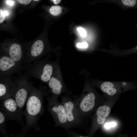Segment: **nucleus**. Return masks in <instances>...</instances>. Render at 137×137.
Listing matches in <instances>:
<instances>
[{
	"instance_id": "obj_4",
	"label": "nucleus",
	"mask_w": 137,
	"mask_h": 137,
	"mask_svg": "<svg viewBox=\"0 0 137 137\" xmlns=\"http://www.w3.org/2000/svg\"><path fill=\"white\" fill-rule=\"evenodd\" d=\"M28 78L24 74H20L18 77L16 89L13 96L23 114L24 106L33 87L29 82Z\"/></svg>"
},
{
	"instance_id": "obj_24",
	"label": "nucleus",
	"mask_w": 137,
	"mask_h": 137,
	"mask_svg": "<svg viewBox=\"0 0 137 137\" xmlns=\"http://www.w3.org/2000/svg\"><path fill=\"white\" fill-rule=\"evenodd\" d=\"M55 4H57L59 3L60 2V0H52Z\"/></svg>"
},
{
	"instance_id": "obj_19",
	"label": "nucleus",
	"mask_w": 137,
	"mask_h": 137,
	"mask_svg": "<svg viewBox=\"0 0 137 137\" xmlns=\"http://www.w3.org/2000/svg\"><path fill=\"white\" fill-rule=\"evenodd\" d=\"M116 123L113 122H109L106 124L105 125V127L106 129H109L111 127H113L115 126Z\"/></svg>"
},
{
	"instance_id": "obj_16",
	"label": "nucleus",
	"mask_w": 137,
	"mask_h": 137,
	"mask_svg": "<svg viewBox=\"0 0 137 137\" xmlns=\"http://www.w3.org/2000/svg\"><path fill=\"white\" fill-rule=\"evenodd\" d=\"M123 4L129 7H133L137 6V0H121Z\"/></svg>"
},
{
	"instance_id": "obj_20",
	"label": "nucleus",
	"mask_w": 137,
	"mask_h": 137,
	"mask_svg": "<svg viewBox=\"0 0 137 137\" xmlns=\"http://www.w3.org/2000/svg\"><path fill=\"white\" fill-rule=\"evenodd\" d=\"M5 15L2 10L0 9V23L3 22L5 19Z\"/></svg>"
},
{
	"instance_id": "obj_22",
	"label": "nucleus",
	"mask_w": 137,
	"mask_h": 137,
	"mask_svg": "<svg viewBox=\"0 0 137 137\" xmlns=\"http://www.w3.org/2000/svg\"><path fill=\"white\" fill-rule=\"evenodd\" d=\"M6 4L10 6H12L14 4V2L11 0H7L6 1Z\"/></svg>"
},
{
	"instance_id": "obj_10",
	"label": "nucleus",
	"mask_w": 137,
	"mask_h": 137,
	"mask_svg": "<svg viewBox=\"0 0 137 137\" xmlns=\"http://www.w3.org/2000/svg\"><path fill=\"white\" fill-rule=\"evenodd\" d=\"M1 53H4L19 64L25 65L26 52L22 49L19 43H14L11 44L8 47H5Z\"/></svg>"
},
{
	"instance_id": "obj_13",
	"label": "nucleus",
	"mask_w": 137,
	"mask_h": 137,
	"mask_svg": "<svg viewBox=\"0 0 137 137\" xmlns=\"http://www.w3.org/2000/svg\"><path fill=\"white\" fill-rule=\"evenodd\" d=\"M100 89L103 92L110 96L115 95L117 91L114 87L113 84L109 82L106 81L102 83L100 86Z\"/></svg>"
},
{
	"instance_id": "obj_17",
	"label": "nucleus",
	"mask_w": 137,
	"mask_h": 137,
	"mask_svg": "<svg viewBox=\"0 0 137 137\" xmlns=\"http://www.w3.org/2000/svg\"><path fill=\"white\" fill-rule=\"evenodd\" d=\"M77 30L81 37H85L86 36L87 32L82 27H79L77 28Z\"/></svg>"
},
{
	"instance_id": "obj_11",
	"label": "nucleus",
	"mask_w": 137,
	"mask_h": 137,
	"mask_svg": "<svg viewBox=\"0 0 137 137\" xmlns=\"http://www.w3.org/2000/svg\"><path fill=\"white\" fill-rule=\"evenodd\" d=\"M51 96L57 98L62 93L63 85L61 81L57 78L52 77L48 82Z\"/></svg>"
},
{
	"instance_id": "obj_7",
	"label": "nucleus",
	"mask_w": 137,
	"mask_h": 137,
	"mask_svg": "<svg viewBox=\"0 0 137 137\" xmlns=\"http://www.w3.org/2000/svg\"><path fill=\"white\" fill-rule=\"evenodd\" d=\"M73 98L82 119L83 116L95 107L96 97L92 92L83 93L79 96Z\"/></svg>"
},
{
	"instance_id": "obj_1",
	"label": "nucleus",
	"mask_w": 137,
	"mask_h": 137,
	"mask_svg": "<svg viewBox=\"0 0 137 137\" xmlns=\"http://www.w3.org/2000/svg\"><path fill=\"white\" fill-rule=\"evenodd\" d=\"M46 93L42 86L38 89L33 87L27 99L25 109L23 114L25 116L26 123L24 127L25 134L30 128L37 129V122L44 112L43 97Z\"/></svg>"
},
{
	"instance_id": "obj_9",
	"label": "nucleus",
	"mask_w": 137,
	"mask_h": 137,
	"mask_svg": "<svg viewBox=\"0 0 137 137\" xmlns=\"http://www.w3.org/2000/svg\"><path fill=\"white\" fill-rule=\"evenodd\" d=\"M18 81V77L15 78L11 76L0 78L1 100L13 96L16 89Z\"/></svg>"
},
{
	"instance_id": "obj_18",
	"label": "nucleus",
	"mask_w": 137,
	"mask_h": 137,
	"mask_svg": "<svg viewBox=\"0 0 137 137\" xmlns=\"http://www.w3.org/2000/svg\"><path fill=\"white\" fill-rule=\"evenodd\" d=\"M88 46L87 43L85 42L78 43L76 45L77 47L81 48H86Z\"/></svg>"
},
{
	"instance_id": "obj_21",
	"label": "nucleus",
	"mask_w": 137,
	"mask_h": 137,
	"mask_svg": "<svg viewBox=\"0 0 137 137\" xmlns=\"http://www.w3.org/2000/svg\"><path fill=\"white\" fill-rule=\"evenodd\" d=\"M19 3L24 5H26L29 4L32 0H16Z\"/></svg>"
},
{
	"instance_id": "obj_3",
	"label": "nucleus",
	"mask_w": 137,
	"mask_h": 137,
	"mask_svg": "<svg viewBox=\"0 0 137 137\" xmlns=\"http://www.w3.org/2000/svg\"><path fill=\"white\" fill-rule=\"evenodd\" d=\"M48 109L55 121V127H61L67 130L70 127L64 107L59 103L57 98L51 96H47Z\"/></svg>"
},
{
	"instance_id": "obj_5",
	"label": "nucleus",
	"mask_w": 137,
	"mask_h": 137,
	"mask_svg": "<svg viewBox=\"0 0 137 137\" xmlns=\"http://www.w3.org/2000/svg\"><path fill=\"white\" fill-rule=\"evenodd\" d=\"M25 66L19 64L6 54L0 55V78L12 76L24 71Z\"/></svg>"
},
{
	"instance_id": "obj_8",
	"label": "nucleus",
	"mask_w": 137,
	"mask_h": 137,
	"mask_svg": "<svg viewBox=\"0 0 137 137\" xmlns=\"http://www.w3.org/2000/svg\"><path fill=\"white\" fill-rule=\"evenodd\" d=\"M1 101L0 110L7 114L9 119L18 121L23 124V114L21 112L13 96L7 98Z\"/></svg>"
},
{
	"instance_id": "obj_25",
	"label": "nucleus",
	"mask_w": 137,
	"mask_h": 137,
	"mask_svg": "<svg viewBox=\"0 0 137 137\" xmlns=\"http://www.w3.org/2000/svg\"><path fill=\"white\" fill-rule=\"evenodd\" d=\"M135 50H137V46L135 48Z\"/></svg>"
},
{
	"instance_id": "obj_26",
	"label": "nucleus",
	"mask_w": 137,
	"mask_h": 137,
	"mask_svg": "<svg viewBox=\"0 0 137 137\" xmlns=\"http://www.w3.org/2000/svg\"><path fill=\"white\" fill-rule=\"evenodd\" d=\"M34 1H38L39 0H33Z\"/></svg>"
},
{
	"instance_id": "obj_12",
	"label": "nucleus",
	"mask_w": 137,
	"mask_h": 137,
	"mask_svg": "<svg viewBox=\"0 0 137 137\" xmlns=\"http://www.w3.org/2000/svg\"><path fill=\"white\" fill-rule=\"evenodd\" d=\"M110 111L111 109L108 106L105 105L99 107L96 111L97 124L100 125L103 124Z\"/></svg>"
},
{
	"instance_id": "obj_6",
	"label": "nucleus",
	"mask_w": 137,
	"mask_h": 137,
	"mask_svg": "<svg viewBox=\"0 0 137 137\" xmlns=\"http://www.w3.org/2000/svg\"><path fill=\"white\" fill-rule=\"evenodd\" d=\"M61 103L65 109L68 122L70 128L79 125L82 118L74 100L70 97L65 96L62 97Z\"/></svg>"
},
{
	"instance_id": "obj_14",
	"label": "nucleus",
	"mask_w": 137,
	"mask_h": 137,
	"mask_svg": "<svg viewBox=\"0 0 137 137\" xmlns=\"http://www.w3.org/2000/svg\"><path fill=\"white\" fill-rule=\"evenodd\" d=\"M9 120L7 114L3 111H0V131L3 136H7V134L6 129V122Z\"/></svg>"
},
{
	"instance_id": "obj_23",
	"label": "nucleus",
	"mask_w": 137,
	"mask_h": 137,
	"mask_svg": "<svg viewBox=\"0 0 137 137\" xmlns=\"http://www.w3.org/2000/svg\"><path fill=\"white\" fill-rule=\"evenodd\" d=\"M3 11L4 13L6 16H7L9 15V12L5 10Z\"/></svg>"
},
{
	"instance_id": "obj_2",
	"label": "nucleus",
	"mask_w": 137,
	"mask_h": 137,
	"mask_svg": "<svg viewBox=\"0 0 137 137\" xmlns=\"http://www.w3.org/2000/svg\"><path fill=\"white\" fill-rule=\"evenodd\" d=\"M24 75L28 78L33 77L42 82H48L52 77L53 67L51 64L45 63L40 59L25 65Z\"/></svg>"
},
{
	"instance_id": "obj_15",
	"label": "nucleus",
	"mask_w": 137,
	"mask_h": 137,
	"mask_svg": "<svg viewBox=\"0 0 137 137\" xmlns=\"http://www.w3.org/2000/svg\"><path fill=\"white\" fill-rule=\"evenodd\" d=\"M62 9L59 6H53L50 8L49 12L50 13L54 16H57L61 12Z\"/></svg>"
}]
</instances>
